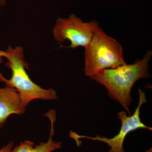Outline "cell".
Returning <instances> with one entry per match:
<instances>
[{
  "instance_id": "obj_6",
  "label": "cell",
  "mask_w": 152,
  "mask_h": 152,
  "mask_svg": "<svg viewBox=\"0 0 152 152\" xmlns=\"http://www.w3.org/2000/svg\"><path fill=\"white\" fill-rule=\"evenodd\" d=\"M26 107L15 89L8 86L0 88V129L11 115L24 113Z\"/></svg>"
},
{
  "instance_id": "obj_1",
  "label": "cell",
  "mask_w": 152,
  "mask_h": 152,
  "mask_svg": "<svg viewBox=\"0 0 152 152\" xmlns=\"http://www.w3.org/2000/svg\"><path fill=\"white\" fill-rule=\"evenodd\" d=\"M152 56V51H148L142 59L134 64H126L116 68L106 69L90 78L105 87L109 96L118 102L130 115L131 90L139 79L150 77L148 64Z\"/></svg>"
},
{
  "instance_id": "obj_9",
  "label": "cell",
  "mask_w": 152,
  "mask_h": 152,
  "mask_svg": "<svg viewBox=\"0 0 152 152\" xmlns=\"http://www.w3.org/2000/svg\"><path fill=\"white\" fill-rule=\"evenodd\" d=\"M7 55L6 51L0 50V64L3 62V58L5 57Z\"/></svg>"
},
{
  "instance_id": "obj_3",
  "label": "cell",
  "mask_w": 152,
  "mask_h": 152,
  "mask_svg": "<svg viewBox=\"0 0 152 152\" xmlns=\"http://www.w3.org/2000/svg\"><path fill=\"white\" fill-rule=\"evenodd\" d=\"M85 73L90 77L106 69L116 68L126 64L121 45L108 35L99 26L92 39L85 48Z\"/></svg>"
},
{
  "instance_id": "obj_4",
  "label": "cell",
  "mask_w": 152,
  "mask_h": 152,
  "mask_svg": "<svg viewBox=\"0 0 152 152\" xmlns=\"http://www.w3.org/2000/svg\"><path fill=\"white\" fill-rule=\"evenodd\" d=\"M96 21L85 23L74 14L67 18H58L53 30L54 37L58 42L68 40L70 42L69 48H86L91 42L95 31L99 26Z\"/></svg>"
},
{
  "instance_id": "obj_7",
  "label": "cell",
  "mask_w": 152,
  "mask_h": 152,
  "mask_svg": "<svg viewBox=\"0 0 152 152\" xmlns=\"http://www.w3.org/2000/svg\"><path fill=\"white\" fill-rule=\"evenodd\" d=\"M45 115L50 120V133L48 141L47 142H40L39 145H34L32 142L26 140L15 147L11 152H52L61 148V142H56L53 140V136L54 135V125L56 120V110H50Z\"/></svg>"
},
{
  "instance_id": "obj_5",
  "label": "cell",
  "mask_w": 152,
  "mask_h": 152,
  "mask_svg": "<svg viewBox=\"0 0 152 152\" xmlns=\"http://www.w3.org/2000/svg\"><path fill=\"white\" fill-rule=\"evenodd\" d=\"M139 102L134 114L128 116L126 112L122 111L118 113V117L121 120L122 124L118 134L112 138H108L105 137L97 135L94 137L84 135H80L74 132H71L70 137L77 142V145L80 146V139H90L105 142L110 147L109 152H125L124 149V143L126 137L131 132L142 129L152 130V128L146 126L142 122L140 117V110L144 104L146 103L147 101L145 93L141 89H138Z\"/></svg>"
},
{
  "instance_id": "obj_2",
  "label": "cell",
  "mask_w": 152,
  "mask_h": 152,
  "mask_svg": "<svg viewBox=\"0 0 152 152\" xmlns=\"http://www.w3.org/2000/svg\"><path fill=\"white\" fill-rule=\"evenodd\" d=\"M5 58L7 60L6 66L12 71L11 78L7 80L0 73V81L6 86L12 87L19 93L23 102L27 106L31 101L37 99L56 100L58 96L53 88L45 89L36 84L27 73L28 64L25 61L23 50L20 47L15 48L9 47Z\"/></svg>"
},
{
  "instance_id": "obj_8",
  "label": "cell",
  "mask_w": 152,
  "mask_h": 152,
  "mask_svg": "<svg viewBox=\"0 0 152 152\" xmlns=\"http://www.w3.org/2000/svg\"><path fill=\"white\" fill-rule=\"evenodd\" d=\"M14 142H10L7 145L5 146L0 149V152H11L13 148Z\"/></svg>"
},
{
  "instance_id": "obj_10",
  "label": "cell",
  "mask_w": 152,
  "mask_h": 152,
  "mask_svg": "<svg viewBox=\"0 0 152 152\" xmlns=\"http://www.w3.org/2000/svg\"><path fill=\"white\" fill-rule=\"evenodd\" d=\"M6 0H0V5L1 6L5 5Z\"/></svg>"
}]
</instances>
